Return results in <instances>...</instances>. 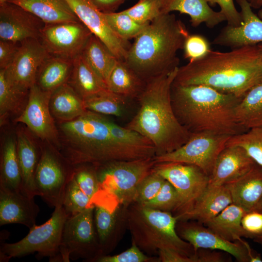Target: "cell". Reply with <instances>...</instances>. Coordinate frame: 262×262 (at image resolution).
<instances>
[{
    "label": "cell",
    "mask_w": 262,
    "mask_h": 262,
    "mask_svg": "<svg viewBox=\"0 0 262 262\" xmlns=\"http://www.w3.org/2000/svg\"><path fill=\"white\" fill-rule=\"evenodd\" d=\"M262 82L261 54L255 45L227 52L211 49L204 56L179 67L173 84L205 85L243 98Z\"/></svg>",
    "instance_id": "1"
},
{
    "label": "cell",
    "mask_w": 262,
    "mask_h": 262,
    "mask_svg": "<svg viewBox=\"0 0 262 262\" xmlns=\"http://www.w3.org/2000/svg\"><path fill=\"white\" fill-rule=\"evenodd\" d=\"M179 67L147 80L138 98L140 106L127 128L148 138L156 155L172 152L183 145L192 133L178 120L173 110L171 87Z\"/></svg>",
    "instance_id": "2"
},
{
    "label": "cell",
    "mask_w": 262,
    "mask_h": 262,
    "mask_svg": "<svg viewBox=\"0 0 262 262\" xmlns=\"http://www.w3.org/2000/svg\"><path fill=\"white\" fill-rule=\"evenodd\" d=\"M171 97L178 120L191 133L209 132L232 136L247 131L235 116L242 98L205 85L173 84Z\"/></svg>",
    "instance_id": "3"
},
{
    "label": "cell",
    "mask_w": 262,
    "mask_h": 262,
    "mask_svg": "<svg viewBox=\"0 0 262 262\" xmlns=\"http://www.w3.org/2000/svg\"><path fill=\"white\" fill-rule=\"evenodd\" d=\"M108 122L101 114L89 110L71 121L61 122L59 129L65 143L62 154L74 165L155 157L117 141L111 134Z\"/></svg>",
    "instance_id": "4"
},
{
    "label": "cell",
    "mask_w": 262,
    "mask_h": 262,
    "mask_svg": "<svg viewBox=\"0 0 262 262\" xmlns=\"http://www.w3.org/2000/svg\"><path fill=\"white\" fill-rule=\"evenodd\" d=\"M189 34L175 15L161 14L134 38L124 61L146 81L179 67L177 52L183 49Z\"/></svg>",
    "instance_id": "5"
},
{
    "label": "cell",
    "mask_w": 262,
    "mask_h": 262,
    "mask_svg": "<svg viewBox=\"0 0 262 262\" xmlns=\"http://www.w3.org/2000/svg\"><path fill=\"white\" fill-rule=\"evenodd\" d=\"M127 226L131 242L145 254L158 256L159 251L167 249L193 257L192 245L177 234V218L171 213L145 207L135 202L127 207Z\"/></svg>",
    "instance_id": "6"
},
{
    "label": "cell",
    "mask_w": 262,
    "mask_h": 262,
    "mask_svg": "<svg viewBox=\"0 0 262 262\" xmlns=\"http://www.w3.org/2000/svg\"><path fill=\"white\" fill-rule=\"evenodd\" d=\"M154 158L95 164L100 187L98 193L127 206L134 202L140 184L152 171L156 164Z\"/></svg>",
    "instance_id": "7"
},
{
    "label": "cell",
    "mask_w": 262,
    "mask_h": 262,
    "mask_svg": "<svg viewBox=\"0 0 262 262\" xmlns=\"http://www.w3.org/2000/svg\"><path fill=\"white\" fill-rule=\"evenodd\" d=\"M67 217L62 205L55 207L48 221L30 229L29 233L21 240L1 243L0 262H8L12 258L34 252H37L40 258L49 257L50 262H55L59 254L63 230Z\"/></svg>",
    "instance_id": "8"
},
{
    "label": "cell",
    "mask_w": 262,
    "mask_h": 262,
    "mask_svg": "<svg viewBox=\"0 0 262 262\" xmlns=\"http://www.w3.org/2000/svg\"><path fill=\"white\" fill-rule=\"evenodd\" d=\"M94 205L66 220L59 255L61 262L82 259L94 262L102 255L94 221Z\"/></svg>",
    "instance_id": "9"
},
{
    "label": "cell",
    "mask_w": 262,
    "mask_h": 262,
    "mask_svg": "<svg viewBox=\"0 0 262 262\" xmlns=\"http://www.w3.org/2000/svg\"><path fill=\"white\" fill-rule=\"evenodd\" d=\"M153 170L170 182L177 192L178 203L172 214L178 220L192 210L209 185V176L194 164L156 163Z\"/></svg>",
    "instance_id": "10"
},
{
    "label": "cell",
    "mask_w": 262,
    "mask_h": 262,
    "mask_svg": "<svg viewBox=\"0 0 262 262\" xmlns=\"http://www.w3.org/2000/svg\"><path fill=\"white\" fill-rule=\"evenodd\" d=\"M75 165L50 149H43L36 169L35 183L39 196L50 207L63 204L65 193L72 179Z\"/></svg>",
    "instance_id": "11"
},
{
    "label": "cell",
    "mask_w": 262,
    "mask_h": 262,
    "mask_svg": "<svg viewBox=\"0 0 262 262\" xmlns=\"http://www.w3.org/2000/svg\"><path fill=\"white\" fill-rule=\"evenodd\" d=\"M231 136L209 132L192 133L189 139L176 150L155 156L156 163L176 162L195 165L209 176L220 153Z\"/></svg>",
    "instance_id": "12"
},
{
    "label": "cell",
    "mask_w": 262,
    "mask_h": 262,
    "mask_svg": "<svg viewBox=\"0 0 262 262\" xmlns=\"http://www.w3.org/2000/svg\"><path fill=\"white\" fill-rule=\"evenodd\" d=\"M94 205V221L102 255H109L116 247L127 229V207L107 196L97 195Z\"/></svg>",
    "instance_id": "13"
},
{
    "label": "cell",
    "mask_w": 262,
    "mask_h": 262,
    "mask_svg": "<svg viewBox=\"0 0 262 262\" xmlns=\"http://www.w3.org/2000/svg\"><path fill=\"white\" fill-rule=\"evenodd\" d=\"M93 34L81 21L45 24L39 40L49 55L73 59Z\"/></svg>",
    "instance_id": "14"
},
{
    "label": "cell",
    "mask_w": 262,
    "mask_h": 262,
    "mask_svg": "<svg viewBox=\"0 0 262 262\" xmlns=\"http://www.w3.org/2000/svg\"><path fill=\"white\" fill-rule=\"evenodd\" d=\"M176 230L178 235L193 246L195 253L199 248L222 250L240 262H250L245 241L231 242L213 232L203 224L195 220L178 221Z\"/></svg>",
    "instance_id": "15"
},
{
    "label": "cell",
    "mask_w": 262,
    "mask_h": 262,
    "mask_svg": "<svg viewBox=\"0 0 262 262\" xmlns=\"http://www.w3.org/2000/svg\"><path fill=\"white\" fill-rule=\"evenodd\" d=\"M52 92L43 90L34 84L29 89L24 109L15 121L25 124L40 138L55 142L58 132L49 107Z\"/></svg>",
    "instance_id": "16"
},
{
    "label": "cell",
    "mask_w": 262,
    "mask_h": 262,
    "mask_svg": "<svg viewBox=\"0 0 262 262\" xmlns=\"http://www.w3.org/2000/svg\"><path fill=\"white\" fill-rule=\"evenodd\" d=\"M82 21L119 60L125 61L131 44L119 37L92 0H66Z\"/></svg>",
    "instance_id": "17"
},
{
    "label": "cell",
    "mask_w": 262,
    "mask_h": 262,
    "mask_svg": "<svg viewBox=\"0 0 262 262\" xmlns=\"http://www.w3.org/2000/svg\"><path fill=\"white\" fill-rule=\"evenodd\" d=\"M49 55L39 39L20 42L13 62L4 69L7 78L18 88L29 91L35 84L40 66Z\"/></svg>",
    "instance_id": "18"
},
{
    "label": "cell",
    "mask_w": 262,
    "mask_h": 262,
    "mask_svg": "<svg viewBox=\"0 0 262 262\" xmlns=\"http://www.w3.org/2000/svg\"><path fill=\"white\" fill-rule=\"evenodd\" d=\"M45 25L34 14L15 3H0V39L20 43L39 39Z\"/></svg>",
    "instance_id": "19"
},
{
    "label": "cell",
    "mask_w": 262,
    "mask_h": 262,
    "mask_svg": "<svg viewBox=\"0 0 262 262\" xmlns=\"http://www.w3.org/2000/svg\"><path fill=\"white\" fill-rule=\"evenodd\" d=\"M40 212L34 197L12 191L0 184V226L20 224L31 229Z\"/></svg>",
    "instance_id": "20"
},
{
    "label": "cell",
    "mask_w": 262,
    "mask_h": 262,
    "mask_svg": "<svg viewBox=\"0 0 262 262\" xmlns=\"http://www.w3.org/2000/svg\"><path fill=\"white\" fill-rule=\"evenodd\" d=\"M255 164L242 147L226 146L216 159L209 185H224L246 173Z\"/></svg>",
    "instance_id": "21"
},
{
    "label": "cell",
    "mask_w": 262,
    "mask_h": 262,
    "mask_svg": "<svg viewBox=\"0 0 262 262\" xmlns=\"http://www.w3.org/2000/svg\"><path fill=\"white\" fill-rule=\"evenodd\" d=\"M224 185L230 192L232 203L246 213L252 211L262 198V167L256 164L246 173Z\"/></svg>",
    "instance_id": "22"
},
{
    "label": "cell",
    "mask_w": 262,
    "mask_h": 262,
    "mask_svg": "<svg viewBox=\"0 0 262 262\" xmlns=\"http://www.w3.org/2000/svg\"><path fill=\"white\" fill-rule=\"evenodd\" d=\"M232 203L230 192L225 185H210L192 210L178 221L195 220L204 225Z\"/></svg>",
    "instance_id": "23"
},
{
    "label": "cell",
    "mask_w": 262,
    "mask_h": 262,
    "mask_svg": "<svg viewBox=\"0 0 262 262\" xmlns=\"http://www.w3.org/2000/svg\"><path fill=\"white\" fill-rule=\"evenodd\" d=\"M179 11L189 15L192 26L196 27L204 23L213 28L223 21L224 16L219 11H214L206 0H163L161 14Z\"/></svg>",
    "instance_id": "24"
},
{
    "label": "cell",
    "mask_w": 262,
    "mask_h": 262,
    "mask_svg": "<svg viewBox=\"0 0 262 262\" xmlns=\"http://www.w3.org/2000/svg\"><path fill=\"white\" fill-rule=\"evenodd\" d=\"M17 152L22 179L21 193L31 197L39 196L35 174L41 154L39 156L34 144L22 131L17 133Z\"/></svg>",
    "instance_id": "25"
},
{
    "label": "cell",
    "mask_w": 262,
    "mask_h": 262,
    "mask_svg": "<svg viewBox=\"0 0 262 262\" xmlns=\"http://www.w3.org/2000/svg\"><path fill=\"white\" fill-rule=\"evenodd\" d=\"M9 1L31 12L45 24L80 21L66 0H12Z\"/></svg>",
    "instance_id": "26"
},
{
    "label": "cell",
    "mask_w": 262,
    "mask_h": 262,
    "mask_svg": "<svg viewBox=\"0 0 262 262\" xmlns=\"http://www.w3.org/2000/svg\"><path fill=\"white\" fill-rule=\"evenodd\" d=\"M49 107L52 115L60 123L71 121L87 110L82 98L67 82L52 92Z\"/></svg>",
    "instance_id": "27"
},
{
    "label": "cell",
    "mask_w": 262,
    "mask_h": 262,
    "mask_svg": "<svg viewBox=\"0 0 262 262\" xmlns=\"http://www.w3.org/2000/svg\"><path fill=\"white\" fill-rule=\"evenodd\" d=\"M73 63L72 59L49 55L38 69L35 84L43 90L53 92L67 82Z\"/></svg>",
    "instance_id": "28"
},
{
    "label": "cell",
    "mask_w": 262,
    "mask_h": 262,
    "mask_svg": "<svg viewBox=\"0 0 262 262\" xmlns=\"http://www.w3.org/2000/svg\"><path fill=\"white\" fill-rule=\"evenodd\" d=\"M146 82L124 61L117 60L109 76L107 87L126 99L131 98L139 97Z\"/></svg>",
    "instance_id": "29"
},
{
    "label": "cell",
    "mask_w": 262,
    "mask_h": 262,
    "mask_svg": "<svg viewBox=\"0 0 262 262\" xmlns=\"http://www.w3.org/2000/svg\"><path fill=\"white\" fill-rule=\"evenodd\" d=\"M67 83L82 99L108 89L82 54L73 59V67Z\"/></svg>",
    "instance_id": "30"
},
{
    "label": "cell",
    "mask_w": 262,
    "mask_h": 262,
    "mask_svg": "<svg viewBox=\"0 0 262 262\" xmlns=\"http://www.w3.org/2000/svg\"><path fill=\"white\" fill-rule=\"evenodd\" d=\"M245 213L241 207L231 203L204 225L227 240L237 241L246 238L241 224Z\"/></svg>",
    "instance_id": "31"
},
{
    "label": "cell",
    "mask_w": 262,
    "mask_h": 262,
    "mask_svg": "<svg viewBox=\"0 0 262 262\" xmlns=\"http://www.w3.org/2000/svg\"><path fill=\"white\" fill-rule=\"evenodd\" d=\"M81 54L107 86L110 73L118 59L93 34L87 42Z\"/></svg>",
    "instance_id": "32"
},
{
    "label": "cell",
    "mask_w": 262,
    "mask_h": 262,
    "mask_svg": "<svg viewBox=\"0 0 262 262\" xmlns=\"http://www.w3.org/2000/svg\"><path fill=\"white\" fill-rule=\"evenodd\" d=\"M238 123L245 129L262 128V82L252 87L235 109Z\"/></svg>",
    "instance_id": "33"
},
{
    "label": "cell",
    "mask_w": 262,
    "mask_h": 262,
    "mask_svg": "<svg viewBox=\"0 0 262 262\" xmlns=\"http://www.w3.org/2000/svg\"><path fill=\"white\" fill-rule=\"evenodd\" d=\"M0 184L12 191L21 193L22 179L17 144L12 137L6 140L1 152Z\"/></svg>",
    "instance_id": "34"
},
{
    "label": "cell",
    "mask_w": 262,
    "mask_h": 262,
    "mask_svg": "<svg viewBox=\"0 0 262 262\" xmlns=\"http://www.w3.org/2000/svg\"><path fill=\"white\" fill-rule=\"evenodd\" d=\"M29 91L12 83L6 77L4 69H0V121L3 125L7 117L20 109Z\"/></svg>",
    "instance_id": "35"
},
{
    "label": "cell",
    "mask_w": 262,
    "mask_h": 262,
    "mask_svg": "<svg viewBox=\"0 0 262 262\" xmlns=\"http://www.w3.org/2000/svg\"><path fill=\"white\" fill-rule=\"evenodd\" d=\"M126 100L108 89L83 99L87 110L116 116L122 115Z\"/></svg>",
    "instance_id": "36"
},
{
    "label": "cell",
    "mask_w": 262,
    "mask_h": 262,
    "mask_svg": "<svg viewBox=\"0 0 262 262\" xmlns=\"http://www.w3.org/2000/svg\"><path fill=\"white\" fill-rule=\"evenodd\" d=\"M104 14L112 30L121 38L128 41L136 37L149 23L137 21L123 11Z\"/></svg>",
    "instance_id": "37"
},
{
    "label": "cell",
    "mask_w": 262,
    "mask_h": 262,
    "mask_svg": "<svg viewBox=\"0 0 262 262\" xmlns=\"http://www.w3.org/2000/svg\"><path fill=\"white\" fill-rule=\"evenodd\" d=\"M236 146L243 148L248 155L262 167V128H256L232 136L226 146Z\"/></svg>",
    "instance_id": "38"
},
{
    "label": "cell",
    "mask_w": 262,
    "mask_h": 262,
    "mask_svg": "<svg viewBox=\"0 0 262 262\" xmlns=\"http://www.w3.org/2000/svg\"><path fill=\"white\" fill-rule=\"evenodd\" d=\"M108 123L111 134L117 141L129 147L156 156L154 145L146 137L136 131L127 127H122L110 120Z\"/></svg>",
    "instance_id": "39"
},
{
    "label": "cell",
    "mask_w": 262,
    "mask_h": 262,
    "mask_svg": "<svg viewBox=\"0 0 262 262\" xmlns=\"http://www.w3.org/2000/svg\"><path fill=\"white\" fill-rule=\"evenodd\" d=\"M94 205L72 177L66 189L62 206L68 217Z\"/></svg>",
    "instance_id": "40"
},
{
    "label": "cell",
    "mask_w": 262,
    "mask_h": 262,
    "mask_svg": "<svg viewBox=\"0 0 262 262\" xmlns=\"http://www.w3.org/2000/svg\"><path fill=\"white\" fill-rule=\"evenodd\" d=\"M73 177L92 201L100 189L96 165L91 163L75 165Z\"/></svg>",
    "instance_id": "41"
},
{
    "label": "cell",
    "mask_w": 262,
    "mask_h": 262,
    "mask_svg": "<svg viewBox=\"0 0 262 262\" xmlns=\"http://www.w3.org/2000/svg\"><path fill=\"white\" fill-rule=\"evenodd\" d=\"M178 203V195L173 185L165 180L157 195L141 205L152 209L171 213L175 210Z\"/></svg>",
    "instance_id": "42"
},
{
    "label": "cell",
    "mask_w": 262,
    "mask_h": 262,
    "mask_svg": "<svg viewBox=\"0 0 262 262\" xmlns=\"http://www.w3.org/2000/svg\"><path fill=\"white\" fill-rule=\"evenodd\" d=\"M163 0H139L133 6L122 11L137 21L150 22L161 15Z\"/></svg>",
    "instance_id": "43"
},
{
    "label": "cell",
    "mask_w": 262,
    "mask_h": 262,
    "mask_svg": "<svg viewBox=\"0 0 262 262\" xmlns=\"http://www.w3.org/2000/svg\"><path fill=\"white\" fill-rule=\"evenodd\" d=\"M165 181V179L153 169L138 187L134 202L142 204L152 199L159 193Z\"/></svg>",
    "instance_id": "44"
},
{
    "label": "cell",
    "mask_w": 262,
    "mask_h": 262,
    "mask_svg": "<svg viewBox=\"0 0 262 262\" xmlns=\"http://www.w3.org/2000/svg\"><path fill=\"white\" fill-rule=\"evenodd\" d=\"M94 262H160L159 257L149 256L131 242V246L120 254L102 255Z\"/></svg>",
    "instance_id": "45"
},
{
    "label": "cell",
    "mask_w": 262,
    "mask_h": 262,
    "mask_svg": "<svg viewBox=\"0 0 262 262\" xmlns=\"http://www.w3.org/2000/svg\"><path fill=\"white\" fill-rule=\"evenodd\" d=\"M184 57L192 61L204 56L210 50L208 40L199 34H189L183 47Z\"/></svg>",
    "instance_id": "46"
},
{
    "label": "cell",
    "mask_w": 262,
    "mask_h": 262,
    "mask_svg": "<svg viewBox=\"0 0 262 262\" xmlns=\"http://www.w3.org/2000/svg\"><path fill=\"white\" fill-rule=\"evenodd\" d=\"M246 238L262 237V211L252 210L245 213L241 221Z\"/></svg>",
    "instance_id": "47"
},
{
    "label": "cell",
    "mask_w": 262,
    "mask_h": 262,
    "mask_svg": "<svg viewBox=\"0 0 262 262\" xmlns=\"http://www.w3.org/2000/svg\"><path fill=\"white\" fill-rule=\"evenodd\" d=\"M212 5L217 4L220 7V12L224 16L227 25L238 26L242 23L240 12L236 8L233 0H206Z\"/></svg>",
    "instance_id": "48"
},
{
    "label": "cell",
    "mask_w": 262,
    "mask_h": 262,
    "mask_svg": "<svg viewBox=\"0 0 262 262\" xmlns=\"http://www.w3.org/2000/svg\"><path fill=\"white\" fill-rule=\"evenodd\" d=\"M229 253L219 250L199 248L194 256L195 262H231Z\"/></svg>",
    "instance_id": "49"
},
{
    "label": "cell",
    "mask_w": 262,
    "mask_h": 262,
    "mask_svg": "<svg viewBox=\"0 0 262 262\" xmlns=\"http://www.w3.org/2000/svg\"><path fill=\"white\" fill-rule=\"evenodd\" d=\"M20 43L0 39V69H7L13 62Z\"/></svg>",
    "instance_id": "50"
},
{
    "label": "cell",
    "mask_w": 262,
    "mask_h": 262,
    "mask_svg": "<svg viewBox=\"0 0 262 262\" xmlns=\"http://www.w3.org/2000/svg\"><path fill=\"white\" fill-rule=\"evenodd\" d=\"M158 256L160 262H195L193 257L184 256L170 250H160L159 251Z\"/></svg>",
    "instance_id": "51"
},
{
    "label": "cell",
    "mask_w": 262,
    "mask_h": 262,
    "mask_svg": "<svg viewBox=\"0 0 262 262\" xmlns=\"http://www.w3.org/2000/svg\"><path fill=\"white\" fill-rule=\"evenodd\" d=\"M97 7L103 13L114 12L122 3L120 0H92Z\"/></svg>",
    "instance_id": "52"
},
{
    "label": "cell",
    "mask_w": 262,
    "mask_h": 262,
    "mask_svg": "<svg viewBox=\"0 0 262 262\" xmlns=\"http://www.w3.org/2000/svg\"><path fill=\"white\" fill-rule=\"evenodd\" d=\"M252 8L259 9L262 7V0H246Z\"/></svg>",
    "instance_id": "53"
},
{
    "label": "cell",
    "mask_w": 262,
    "mask_h": 262,
    "mask_svg": "<svg viewBox=\"0 0 262 262\" xmlns=\"http://www.w3.org/2000/svg\"><path fill=\"white\" fill-rule=\"evenodd\" d=\"M252 210L262 211V198L259 201Z\"/></svg>",
    "instance_id": "54"
},
{
    "label": "cell",
    "mask_w": 262,
    "mask_h": 262,
    "mask_svg": "<svg viewBox=\"0 0 262 262\" xmlns=\"http://www.w3.org/2000/svg\"><path fill=\"white\" fill-rule=\"evenodd\" d=\"M257 46L259 49L260 54H261V61H262V42H261L260 43H258L257 44Z\"/></svg>",
    "instance_id": "55"
},
{
    "label": "cell",
    "mask_w": 262,
    "mask_h": 262,
    "mask_svg": "<svg viewBox=\"0 0 262 262\" xmlns=\"http://www.w3.org/2000/svg\"><path fill=\"white\" fill-rule=\"evenodd\" d=\"M253 240L255 242L262 245V237H257L254 238Z\"/></svg>",
    "instance_id": "56"
},
{
    "label": "cell",
    "mask_w": 262,
    "mask_h": 262,
    "mask_svg": "<svg viewBox=\"0 0 262 262\" xmlns=\"http://www.w3.org/2000/svg\"><path fill=\"white\" fill-rule=\"evenodd\" d=\"M258 16L262 20V9L259 11Z\"/></svg>",
    "instance_id": "57"
},
{
    "label": "cell",
    "mask_w": 262,
    "mask_h": 262,
    "mask_svg": "<svg viewBox=\"0 0 262 262\" xmlns=\"http://www.w3.org/2000/svg\"><path fill=\"white\" fill-rule=\"evenodd\" d=\"M12 0H0V3L5 2V1H9Z\"/></svg>",
    "instance_id": "58"
},
{
    "label": "cell",
    "mask_w": 262,
    "mask_h": 262,
    "mask_svg": "<svg viewBox=\"0 0 262 262\" xmlns=\"http://www.w3.org/2000/svg\"><path fill=\"white\" fill-rule=\"evenodd\" d=\"M122 3L125 0H120Z\"/></svg>",
    "instance_id": "59"
}]
</instances>
